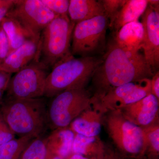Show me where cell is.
Instances as JSON below:
<instances>
[{"label": "cell", "mask_w": 159, "mask_h": 159, "mask_svg": "<svg viewBox=\"0 0 159 159\" xmlns=\"http://www.w3.org/2000/svg\"><path fill=\"white\" fill-rule=\"evenodd\" d=\"M102 58V62L91 79L93 96L98 99L118 87L145 78L151 79L154 74L144 54L123 48L114 39L108 43Z\"/></svg>", "instance_id": "1"}, {"label": "cell", "mask_w": 159, "mask_h": 159, "mask_svg": "<svg viewBox=\"0 0 159 159\" xmlns=\"http://www.w3.org/2000/svg\"><path fill=\"white\" fill-rule=\"evenodd\" d=\"M0 113L15 134L20 137H40L49 125L48 110L43 97L8 99Z\"/></svg>", "instance_id": "2"}, {"label": "cell", "mask_w": 159, "mask_h": 159, "mask_svg": "<svg viewBox=\"0 0 159 159\" xmlns=\"http://www.w3.org/2000/svg\"><path fill=\"white\" fill-rule=\"evenodd\" d=\"M102 58L73 55L61 61L52 68L46 80L44 97H54L67 90L85 88Z\"/></svg>", "instance_id": "3"}, {"label": "cell", "mask_w": 159, "mask_h": 159, "mask_svg": "<svg viewBox=\"0 0 159 159\" xmlns=\"http://www.w3.org/2000/svg\"><path fill=\"white\" fill-rule=\"evenodd\" d=\"M75 25L68 15L59 16L43 30L36 58L40 54V62L47 68H52L57 63L72 55L70 43Z\"/></svg>", "instance_id": "4"}, {"label": "cell", "mask_w": 159, "mask_h": 159, "mask_svg": "<svg viewBox=\"0 0 159 159\" xmlns=\"http://www.w3.org/2000/svg\"><path fill=\"white\" fill-rule=\"evenodd\" d=\"M86 88L63 91L54 97L48 109V125L54 130L68 127L71 122L93 103Z\"/></svg>", "instance_id": "5"}, {"label": "cell", "mask_w": 159, "mask_h": 159, "mask_svg": "<svg viewBox=\"0 0 159 159\" xmlns=\"http://www.w3.org/2000/svg\"><path fill=\"white\" fill-rule=\"evenodd\" d=\"M103 122L109 136L121 151L133 157L146 152L145 135L142 127L127 120L119 110L105 113Z\"/></svg>", "instance_id": "6"}, {"label": "cell", "mask_w": 159, "mask_h": 159, "mask_svg": "<svg viewBox=\"0 0 159 159\" xmlns=\"http://www.w3.org/2000/svg\"><path fill=\"white\" fill-rule=\"evenodd\" d=\"M109 25V21L105 14L76 24L72 34V55L95 57L103 52Z\"/></svg>", "instance_id": "7"}, {"label": "cell", "mask_w": 159, "mask_h": 159, "mask_svg": "<svg viewBox=\"0 0 159 159\" xmlns=\"http://www.w3.org/2000/svg\"><path fill=\"white\" fill-rule=\"evenodd\" d=\"M47 69L42 63L34 60L16 73L10 78L6 90L8 99H30L44 97L48 74Z\"/></svg>", "instance_id": "8"}, {"label": "cell", "mask_w": 159, "mask_h": 159, "mask_svg": "<svg viewBox=\"0 0 159 159\" xmlns=\"http://www.w3.org/2000/svg\"><path fill=\"white\" fill-rule=\"evenodd\" d=\"M6 16L16 20L39 43L43 30L57 16L41 0L16 1Z\"/></svg>", "instance_id": "9"}, {"label": "cell", "mask_w": 159, "mask_h": 159, "mask_svg": "<svg viewBox=\"0 0 159 159\" xmlns=\"http://www.w3.org/2000/svg\"><path fill=\"white\" fill-rule=\"evenodd\" d=\"M145 78L113 89L98 99L106 113L119 110L151 94V79Z\"/></svg>", "instance_id": "10"}, {"label": "cell", "mask_w": 159, "mask_h": 159, "mask_svg": "<svg viewBox=\"0 0 159 159\" xmlns=\"http://www.w3.org/2000/svg\"><path fill=\"white\" fill-rule=\"evenodd\" d=\"M159 6L148 4L142 16L144 28V38L142 48L145 59L154 74L159 67Z\"/></svg>", "instance_id": "11"}, {"label": "cell", "mask_w": 159, "mask_h": 159, "mask_svg": "<svg viewBox=\"0 0 159 159\" xmlns=\"http://www.w3.org/2000/svg\"><path fill=\"white\" fill-rule=\"evenodd\" d=\"M125 119L140 127L159 120V100L152 94L119 110Z\"/></svg>", "instance_id": "12"}, {"label": "cell", "mask_w": 159, "mask_h": 159, "mask_svg": "<svg viewBox=\"0 0 159 159\" xmlns=\"http://www.w3.org/2000/svg\"><path fill=\"white\" fill-rule=\"evenodd\" d=\"M93 97V105L84 111L73 121L69 128L74 134L87 137L99 136L102 129L105 112L100 106L98 99Z\"/></svg>", "instance_id": "13"}, {"label": "cell", "mask_w": 159, "mask_h": 159, "mask_svg": "<svg viewBox=\"0 0 159 159\" xmlns=\"http://www.w3.org/2000/svg\"><path fill=\"white\" fill-rule=\"evenodd\" d=\"M39 43L33 39L26 41L12 51L0 65V72L16 74L29 65L37 57Z\"/></svg>", "instance_id": "14"}, {"label": "cell", "mask_w": 159, "mask_h": 159, "mask_svg": "<svg viewBox=\"0 0 159 159\" xmlns=\"http://www.w3.org/2000/svg\"><path fill=\"white\" fill-rule=\"evenodd\" d=\"M68 15L71 21L76 25L103 15L104 10L101 1L70 0Z\"/></svg>", "instance_id": "15"}, {"label": "cell", "mask_w": 159, "mask_h": 159, "mask_svg": "<svg viewBox=\"0 0 159 159\" xmlns=\"http://www.w3.org/2000/svg\"><path fill=\"white\" fill-rule=\"evenodd\" d=\"M144 33L142 23L139 21L132 22L126 24L119 29L114 39L123 48L139 51L142 48Z\"/></svg>", "instance_id": "16"}, {"label": "cell", "mask_w": 159, "mask_h": 159, "mask_svg": "<svg viewBox=\"0 0 159 159\" xmlns=\"http://www.w3.org/2000/svg\"><path fill=\"white\" fill-rule=\"evenodd\" d=\"M74 135L69 127L53 130L46 138V144L49 151L54 155L66 158L72 152Z\"/></svg>", "instance_id": "17"}, {"label": "cell", "mask_w": 159, "mask_h": 159, "mask_svg": "<svg viewBox=\"0 0 159 159\" xmlns=\"http://www.w3.org/2000/svg\"><path fill=\"white\" fill-rule=\"evenodd\" d=\"M148 5V0H126L114 21L112 30L116 34L126 24L138 21Z\"/></svg>", "instance_id": "18"}, {"label": "cell", "mask_w": 159, "mask_h": 159, "mask_svg": "<svg viewBox=\"0 0 159 159\" xmlns=\"http://www.w3.org/2000/svg\"><path fill=\"white\" fill-rule=\"evenodd\" d=\"M71 153L85 157L91 156L102 157L106 149L105 144L99 136L87 137L74 134Z\"/></svg>", "instance_id": "19"}, {"label": "cell", "mask_w": 159, "mask_h": 159, "mask_svg": "<svg viewBox=\"0 0 159 159\" xmlns=\"http://www.w3.org/2000/svg\"><path fill=\"white\" fill-rule=\"evenodd\" d=\"M0 25L6 33L9 41V54L28 40L34 39L20 24L12 18L6 16L0 23Z\"/></svg>", "instance_id": "20"}, {"label": "cell", "mask_w": 159, "mask_h": 159, "mask_svg": "<svg viewBox=\"0 0 159 159\" xmlns=\"http://www.w3.org/2000/svg\"><path fill=\"white\" fill-rule=\"evenodd\" d=\"M35 137L25 136L0 145V159H20L23 152Z\"/></svg>", "instance_id": "21"}, {"label": "cell", "mask_w": 159, "mask_h": 159, "mask_svg": "<svg viewBox=\"0 0 159 159\" xmlns=\"http://www.w3.org/2000/svg\"><path fill=\"white\" fill-rule=\"evenodd\" d=\"M53 155L47 147L46 138L39 137L30 142L20 159H51Z\"/></svg>", "instance_id": "22"}, {"label": "cell", "mask_w": 159, "mask_h": 159, "mask_svg": "<svg viewBox=\"0 0 159 159\" xmlns=\"http://www.w3.org/2000/svg\"><path fill=\"white\" fill-rule=\"evenodd\" d=\"M145 135L146 152L148 151L153 154L159 152V120L150 125L142 127Z\"/></svg>", "instance_id": "23"}, {"label": "cell", "mask_w": 159, "mask_h": 159, "mask_svg": "<svg viewBox=\"0 0 159 159\" xmlns=\"http://www.w3.org/2000/svg\"><path fill=\"white\" fill-rule=\"evenodd\" d=\"M126 0H102L101 1L104 10V14L109 21V27L112 29L114 21Z\"/></svg>", "instance_id": "24"}, {"label": "cell", "mask_w": 159, "mask_h": 159, "mask_svg": "<svg viewBox=\"0 0 159 159\" xmlns=\"http://www.w3.org/2000/svg\"><path fill=\"white\" fill-rule=\"evenodd\" d=\"M42 2L57 16L68 15L69 0H41Z\"/></svg>", "instance_id": "25"}, {"label": "cell", "mask_w": 159, "mask_h": 159, "mask_svg": "<svg viewBox=\"0 0 159 159\" xmlns=\"http://www.w3.org/2000/svg\"><path fill=\"white\" fill-rule=\"evenodd\" d=\"M15 135L0 113V145L14 139Z\"/></svg>", "instance_id": "26"}, {"label": "cell", "mask_w": 159, "mask_h": 159, "mask_svg": "<svg viewBox=\"0 0 159 159\" xmlns=\"http://www.w3.org/2000/svg\"><path fill=\"white\" fill-rule=\"evenodd\" d=\"M9 53V41L6 33L0 25V65Z\"/></svg>", "instance_id": "27"}, {"label": "cell", "mask_w": 159, "mask_h": 159, "mask_svg": "<svg viewBox=\"0 0 159 159\" xmlns=\"http://www.w3.org/2000/svg\"><path fill=\"white\" fill-rule=\"evenodd\" d=\"M11 74L0 72V102L2 99L4 93L7 90Z\"/></svg>", "instance_id": "28"}, {"label": "cell", "mask_w": 159, "mask_h": 159, "mask_svg": "<svg viewBox=\"0 0 159 159\" xmlns=\"http://www.w3.org/2000/svg\"><path fill=\"white\" fill-rule=\"evenodd\" d=\"M151 94L159 100V73H155L151 78Z\"/></svg>", "instance_id": "29"}, {"label": "cell", "mask_w": 159, "mask_h": 159, "mask_svg": "<svg viewBox=\"0 0 159 159\" xmlns=\"http://www.w3.org/2000/svg\"><path fill=\"white\" fill-rule=\"evenodd\" d=\"M16 1L13 0H0V8L7 6H13Z\"/></svg>", "instance_id": "30"}, {"label": "cell", "mask_w": 159, "mask_h": 159, "mask_svg": "<svg viewBox=\"0 0 159 159\" xmlns=\"http://www.w3.org/2000/svg\"><path fill=\"white\" fill-rule=\"evenodd\" d=\"M12 7V6H7V7L0 8V23L3 19L6 16L9 9H11Z\"/></svg>", "instance_id": "31"}, {"label": "cell", "mask_w": 159, "mask_h": 159, "mask_svg": "<svg viewBox=\"0 0 159 159\" xmlns=\"http://www.w3.org/2000/svg\"><path fill=\"white\" fill-rule=\"evenodd\" d=\"M65 159H89L85 157L76 154L71 153Z\"/></svg>", "instance_id": "32"}, {"label": "cell", "mask_w": 159, "mask_h": 159, "mask_svg": "<svg viewBox=\"0 0 159 159\" xmlns=\"http://www.w3.org/2000/svg\"><path fill=\"white\" fill-rule=\"evenodd\" d=\"M51 159H63L61 157L59 156H57L56 155H53V156L51 158Z\"/></svg>", "instance_id": "33"}]
</instances>
